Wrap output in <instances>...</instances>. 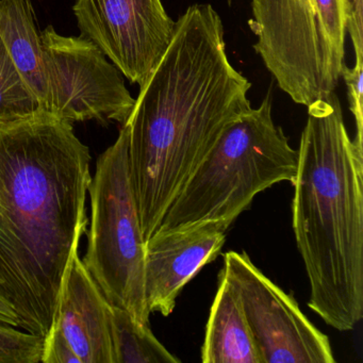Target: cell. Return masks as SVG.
I'll use <instances>...</instances> for the list:
<instances>
[{
    "label": "cell",
    "instance_id": "1",
    "mask_svg": "<svg viewBox=\"0 0 363 363\" xmlns=\"http://www.w3.org/2000/svg\"><path fill=\"white\" fill-rule=\"evenodd\" d=\"M90 164L73 124L50 112L0 126V291L18 328L44 340L89 225Z\"/></svg>",
    "mask_w": 363,
    "mask_h": 363
},
{
    "label": "cell",
    "instance_id": "2",
    "mask_svg": "<svg viewBox=\"0 0 363 363\" xmlns=\"http://www.w3.org/2000/svg\"><path fill=\"white\" fill-rule=\"evenodd\" d=\"M224 35L211 5L190 6L125 123L145 241L225 129L252 109V84L229 61Z\"/></svg>",
    "mask_w": 363,
    "mask_h": 363
},
{
    "label": "cell",
    "instance_id": "3",
    "mask_svg": "<svg viewBox=\"0 0 363 363\" xmlns=\"http://www.w3.org/2000/svg\"><path fill=\"white\" fill-rule=\"evenodd\" d=\"M307 108L293 231L309 279L308 307L348 331L363 316V150L348 135L335 93Z\"/></svg>",
    "mask_w": 363,
    "mask_h": 363
},
{
    "label": "cell",
    "instance_id": "4",
    "mask_svg": "<svg viewBox=\"0 0 363 363\" xmlns=\"http://www.w3.org/2000/svg\"><path fill=\"white\" fill-rule=\"evenodd\" d=\"M297 162L298 150L274 123L267 93L258 108L225 129L157 230L206 222L223 223L229 228L259 193L279 182L293 184Z\"/></svg>",
    "mask_w": 363,
    "mask_h": 363
},
{
    "label": "cell",
    "instance_id": "5",
    "mask_svg": "<svg viewBox=\"0 0 363 363\" xmlns=\"http://www.w3.org/2000/svg\"><path fill=\"white\" fill-rule=\"evenodd\" d=\"M254 50L278 86L306 107L335 93L344 65V0H252Z\"/></svg>",
    "mask_w": 363,
    "mask_h": 363
},
{
    "label": "cell",
    "instance_id": "6",
    "mask_svg": "<svg viewBox=\"0 0 363 363\" xmlns=\"http://www.w3.org/2000/svg\"><path fill=\"white\" fill-rule=\"evenodd\" d=\"M128 142L124 124L113 145L97 159L88 190V248L82 260L112 306L150 326L144 286L145 240L131 182Z\"/></svg>",
    "mask_w": 363,
    "mask_h": 363
},
{
    "label": "cell",
    "instance_id": "7",
    "mask_svg": "<svg viewBox=\"0 0 363 363\" xmlns=\"http://www.w3.org/2000/svg\"><path fill=\"white\" fill-rule=\"evenodd\" d=\"M50 82L48 112L65 122L128 120L135 99L124 76L84 37H65L54 27L41 33Z\"/></svg>",
    "mask_w": 363,
    "mask_h": 363
},
{
    "label": "cell",
    "instance_id": "8",
    "mask_svg": "<svg viewBox=\"0 0 363 363\" xmlns=\"http://www.w3.org/2000/svg\"><path fill=\"white\" fill-rule=\"evenodd\" d=\"M220 275L237 292L263 363H335L329 337L245 252H226Z\"/></svg>",
    "mask_w": 363,
    "mask_h": 363
},
{
    "label": "cell",
    "instance_id": "9",
    "mask_svg": "<svg viewBox=\"0 0 363 363\" xmlns=\"http://www.w3.org/2000/svg\"><path fill=\"white\" fill-rule=\"evenodd\" d=\"M82 37L92 41L131 84H144L164 54L175 23L162 0H77Z\"/></svg>",
    "mask_w": 363,
    "mask_h": 363
},
{
    "label": "cell",
    "instance_id": "10",
    "mask_svg": "<svg viewBox=\"0 0 363 363\" xmlns=\"http://www.w3.org/2000/svg\"><path fill=\"white\" fill-rule=\"evenodd\" d=\"M228 227L220 222L199 223L157 230L145 241L144 286L148 311L169 316L186 284L218 258Z\"/></svg>",
    "mask_w": 363,
    "mask_h": 363
},
{
    "label": "cell",
    "instance_id": "11",
    "mask_svg": "<svg viewBox=\"0 0 363 363\" xmlns=\"http://www.w3.org/2000/svg\"><path fill=\"white\" fill-rule=\"evenodd\" d=\"M112 305L79 257L72 256L61 290L56 322L80 363H116Z\"/></svg>",
    "mask_w": 363,
    "mask_h": 363
},
{
    "label": "cell",
    "instance_id": "12",
    "mask_svg": "<svg viewBox=\"0 0 363 363\" xmlns=\"http://www.w3.org/2000/svg\"><path fill=\"white\" fill-rule=\"evenodd\" d=\"M0 39L40 107L48 112L45 52L30 0H0Z\"/></svg>",
    "mask_w": 363,
    "mask_h": 363
},
{
    "label": "cell",
    "instance_id": "13",
    "mask_svg": "<svg viewBox=\"0 0 363 363\" xmlns=\"http://www.w3.org/2000/svg\"><path fill=\"white\" fill-rule=\"evenodd\" d=\"M203 363H263L237 292L220 274L201 348Z\"/></svg>",
    "mask_w": 363,
    "mask_h": 363
},
{
    "label": "cell",
    "instance_id": "14",
    "mask_svg": "<svg viewBox=\"0 0 363 363\" xmlns=\"http://www.w3.org/2000/svg\"><path fill=\"white\" fill-rule=\"evenodd\" d=\"M116 363H179L155 337L150 326L137 322L126 310L112 306Z\"/></svg>",
    "mask_w": 363,
    "mask_h": 363
},
{
    "label": "cell",
    "instance_id": "15",
    "mask_svg": "<svg viewBox=\"0 0 363 363\" xmlns=\"http://www.w3.org/2000/svg\"><path fill=\"white\" fill-rule=\"evenodd\" d=\"M44 111L0 39V126Z\"/></svg>",
    "mask_w": 363,
    "mask_h": 363
},
{
    "label": "cell",
    "instance_id": "16",
    "mask_svg": "<svg viewBox=\"0 0 363 363\" xmlns=\"http://www.w3.org/2000/svg\"><path fill=\"white\" fill-rule=\"evenodd\" d=\"M363 60H356V65L352 69L346 67H342L341 78H343L346 86H347L348 101H350V109L354 116L357 125L356 142L359 147L362 148L363 133Z\"/></svg>",
    "mask_w": 363,
    "mask_h": 363
},
{
    "label": "cell",
    "instance_id": "17",
    "mask_svg": "<svg viewBox=\"0 0 363 363\" xmlns=\"http://www.w3.org/2000/svg\"><path fill=\"white\" fill-rule=\"evenodd\" d=\"M41 362L80 363V361L62 333L57 328H52L50 335L44 340Z\"/></svg>",
    "mask_w": 363,
    "mask_h": 363
},
{
    "label": "cell",
    "instance_id": "18",
    "mask_svg": "<svg viewBox=\"0 0 363 363\" xmlns=\"http://www.w3.org/2000/svg\"><path fill=\"white\" fill-rule=\"evenodd\" d=\"M363 0H344L346 31L354 46L356 60H363Z\"/></svg>",
    "mask_w": 363,
    "mask_h": 363
},
{
    "label": "cell",
    "instance_id": "19",
    "mask_svg": "<svg viewBox=\"0 0 363 363\" xmlns=\"http://www.w3.org/2000/svg\"><path fill=\"white\" fill-rule=\"evenodd\" d=\"M0 323L11 325L13 327H18L20 324L18 314L16 310L12 307L11 303L4 296L3 292L0 291Z\"/></svg>",
    "mask_w": 363,
    "mask_h": 363
}]
</instances>
